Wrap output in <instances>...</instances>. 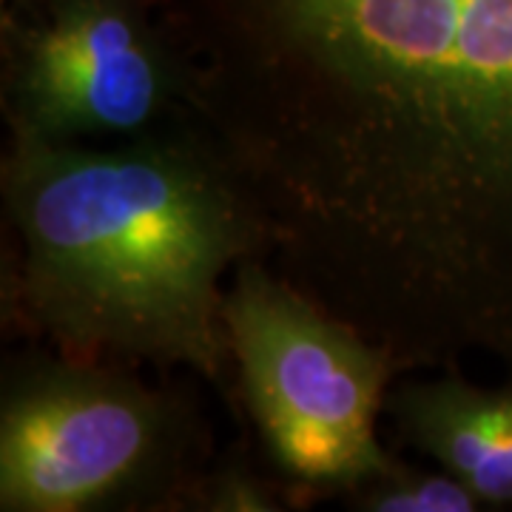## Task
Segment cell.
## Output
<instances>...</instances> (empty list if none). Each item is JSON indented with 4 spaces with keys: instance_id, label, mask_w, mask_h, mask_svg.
<instances>
[{
    "instance_id": "1",
    "label": "cell",
    "mask_w": 512,
    "mask_h": 512,
    "mask_svg": "<svg viewBox=\"0 0 512 512\" xmlns=\"http://www.w3.org/2000/svg\"><path fill=\"white\" fill-rule=\"evenodd\" d=\"M262 256L402 367H512V0H154Z\"/></svg>"
},
{
    "instance_id": "2",
    "label": "cell",
    "mask_w": 512,
    "mask_h": 512,
    "mask_svg": "<svg viewBox=\"0 0 512 512\" xmlns=\"http://www.w3.org/2000/svg\"><path fill=\"white\" fill-rule=\"evenodd\" d=\"M3 194L23 248L20 299L43 333L86 359L225 373L222 276L262 245L183 120L117 148L12 131Z\"/></svg>"
},
{
    "instance_id": "3",
    "label": "cell",
    "mask_w": 512,
    "mask_h": 512,
    "mask_svg": "<svg viewBox=\"0 0 512 512\" xmlns=\"http://www.w3.org/2000/svg\"><path fill=\"white\" fill-rule=\"evenodd\" d=\"M222 319L242 393L276 464L311 487L370 484L396 464L376 416L399 365L348 322L251 256Z\"/></svg>"
},
{
    "instance_id": "4",
    "label": "cell",
    "mask_w": 512,
    "mask_h": 512,
    "mask_svg": "<svg viewBox=\"0 0 512 512\" xmlns=\"http://www.w3.org/2000/svg\"><path fill=\"white\" fill-rule=\"evenodd\" d=\"M6 63L9 126L52 143L140 137L180 109L154 0H12Z\"/></svg>"
},
{
    "instance_id": "5",
    "label": "cell",
    "mask_w": 512,
    "mask_h": 512,
    "mask_svg": "<svg viewBox=\"0 0 512 512\" xmlns=\"http://www.w3.org/2000/svg\"><path fill=\"white\" fill-rule=\"evenodd\" d=\"M171 453V413L140 384L66 367L18 387L0 419V507L77 512L148 478Z\"/></svg>"
},
{
    "instance_id": "6",
    "label": "cell",
    "mask_w": 512,
    "mask_h": 512,
    "mask_svg": "<svg viewBox=\"0 0 512 512\" xmlns=\"http://www.w3.org/2000/svg\"><path fill=\"white\" fill-rule=\"evenodd\" d=\"M390 410L404 436L481 507H512V387L487 390L441 376L396 390Z\"/></svg>"
},
{
    "instance_id": "7",
    "label": "cell",
    "mask_w": 512,
    "mask_h": 512,
    "mask_svg": "<svg viewBox=\"0 0 512 512\" xmlns=\"http://www.w3.org/2000/svg\"><path fill=\"white\" fill-rule=\"evenodd\" d=\"M367 487V507L379 512H473L481 507L476 495L447 470L413 473L393 467Z\"/></svg>"
},
{
    "instance_id": "8",
    "label": "cell",
    "mask_w": 512,
    "mask_h": 512,
    "mask_svg": "<svg viewBox=\"0 0 512 512\" xmlns=\"http://www.w3.org/2000/svg\"><path fill=\"white\" fill-rule=\"evenodd\" d=\"M6 3H12V0H3V6H6Z\"/></svg>"
}]
</instances>
